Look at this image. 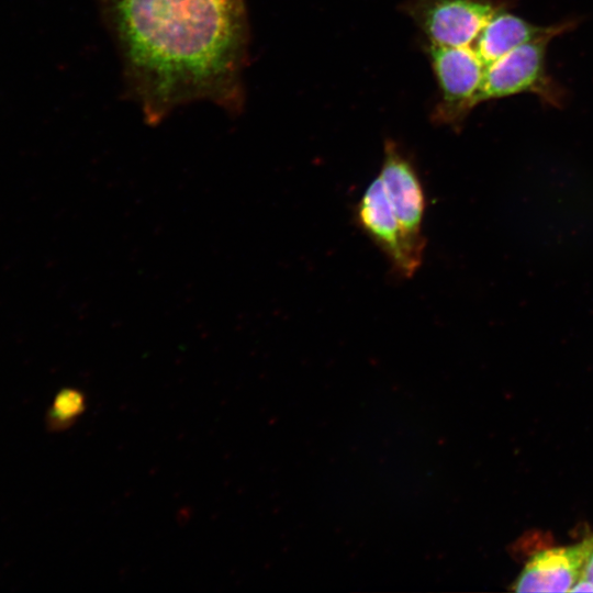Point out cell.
Wrapping results in <instances>:
<instances>
[{"instance_id": "6da1fadb", "label": "cell", "mask_w": 593, "mask_h": 593, "mask_svg": "<svg viewBox=\"0 0 593 593\" xmlns=\"http://www.w3.org/2000/svg\"><path fill=\"white\" fill-rule=\"evenodd\" d=\"M147 124L211 101L243 109L249 27L244 0H96Z\"/></svg>"}, {"instance_id": "7a4b0ae2", "label": "cell", "mask_w": 593, "mask_h": 593, "mask_svg": "<svg viewBox=\"0 0 593 593\" xmlns=\"http://www.w3.org/2000/svg\"><path fill=\"white\" fill-rule=\"evenodd\" d=\"M553 37L542 36L525 43L488 65L471 100V109L483 101L525 92L556 101L545 67L547 46Z\"/></svg>"}, {"instance_id": "3957f363", "label": "cell", "mask_w": 593, "mask_h": 593, "mask_svg": "<svg viewBox=\"0 0 593 593\" xmlns=\"http://www.w3.org/2000/svg\"><path fill=\"white\" fill-rule=\"evenodd\" d=\"M355 220L384 254L398 276L410 278L415 273L422 264L424 249L405 235L379 176L368 184L357 202Z\"/></svg>"}, {"instance_id": "277c9868", "label": "cell", "mask_w": 593, "mask_h": 593, "mask_svg": "<svg viewBox=\"0 0 593 593\" xmlns=\"http://www.w3.org/2000/svg\"><path fill=\"white\" fill-rule=\"evenodd\" d=\"M406 7L430 44L451 47L469 46L500 9L488 0H411Z\"/></svg>"}, {"instance_id": "5b68a950", "label": "cell", "mask_w": 593, "mask_h": 593, "mask_svg": "<svg viewBox=\"0 0 593 593\" xmlns=\"http://www.w3.org/2000/svg\"><path fill=\"white\" fill-rule=\"evenodd\" d=\"M428 55L441 92L436 119L444 123L459 121L471 110V100L481 83L485 65L470 46L430 44Z\"/></svg>"}, {"instance_id": "8992f818", "label": "cell", "mask_w": 593, "mask_h": 593, "mask_svg": "<svg viewBox=\"0 0 593 593\" xmlns=\"http://www.w3.org/2000/svg\"><path fill=\"white\" fill-rule=\"evenodd\" d=\"M379 177L405 235L414 245L425 249L422 226L426 197L423 184L413 163L393 141L384 144Z\"/></svg>"}, {"instance_id": "52a82bcc", "label": "cell", "mask_w": 593, "mask_h": 593, "mask_svg": "<svg viewBox=\"0 0 593 593\" xmlns=\"http://www.w3.org/2000/svg\"><path fill=\"white\" fill-rule=\"evenodd\" d=\"M593 537L535 553L513 583L515 592H571L580 579Z\"/></svg>"}, {"instance_id": "ba28073f", "label": "cell", "mask_w": 593, "mask_h": 593, "mask_svg": "<svg viewBox=\"0 0 593 593\" xmlns=\"http://www.w3.org/2000/svg\"><path fill=\"white\" fill-rule=\"evenodd\" d=\"M571 25L570 23H563L538 26L500 8L475 38L473 49L486 67L525 43L542 36L560 35L569 30Z\"/></svg>"}, {"instance_id": "9c48e42d", "label": "cell", "mask_w": 593, "mask_h": 593, "mask_svg": "<svg viewBox=\"0 0 593 593\" xmlns=\"http://www.w3.org/2000/svg\"><path fill=\"white\" fill-rule=\"evenodd\" d=\"M80 399L74 391H64L57 395L52 411L49 413V422L52 425H61L72 418L80 409Z\"/></svg>"}, {"instance_id": "30bf717a", "label": "cell", "mask_w": 593, "mask_h": 593, "mask_svg": "<svg viewBox=\"0 0 593 593\" xmlns=\"http://www.w3.org/2000/svg\"><path fill=\"white\" fill-rule=\"evenodd\" d=\"M593 592V542L586 557L582 574L571 592Z\"/></svg>"}]
</instances>
